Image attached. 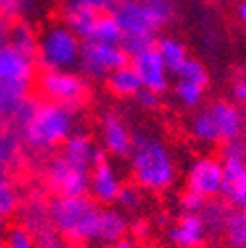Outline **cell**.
<instances>
[{
    "label": "cell",
    "mask_w": 246,
    "mask_h": 248,
    "mask_svg": "<svg viewBox=\"0 0 246 248\" xmlns=\"http://www.w3.org/2000/svg\"><path fill=\"white\" fill-rule=\"evenodd\" d=\"M101 206L89 196H53L48 220L63 238L75 246H97Z\"/></svg>",
    "instance_id": "obj_3"
},
{
    "label": "cell",
    "mask_w": 246,
    "mask_h": 248,
    "mask_svg": "<svg viewBox=\"0 0 246 248\" xmlns=\"http://www.w3.org/2000/svg\"><path fill=\"white\" fill-rule=\"evenodd\" d=\"M2 238H4V248H39L36 236L20 222L8 224Z\"/></svg>",
    "instance_id": "obj_29"
},
{
    "label": "cell",
    "mask_w": 246,
    "mask_h": 248,
    "mask_svg": "<svg viewBox=\"0 0 246 248\" xmlns=\"http://www.w3.org/2000/svg\"><path fill=\"white\" fill-rule=\"evenodd\" d=\"M198 214L202 216L208 232H224L226 222H228V216H230L222 204L212 202V200H206V204L202 206V210H200Z\"/></svg>",
    "instance_id": "obj_28"
},
{
    "label": "cell",
    "mask_w": 246,
    "mask_h": 248,
    "mask_svg": "<svg viewBox=\"0 0 246 248\" xmlns=\"http://www.w3.org/2000/svg\"><path fill=\"white\" fill-rule=\"evenodd\" d=\"M36 89L45 101L79 107L87 97V79L77 71H43L36 77Z\"/></svg>",
    "instance_id": "obj_6"
},
{
    "label": "cell",
    "mask_w": 246,
    "mask_h": 248,
    "mask_svg": "<svg viewBox=\"0 0 246 248\" xmlns=\"http://www.w3.org/2000/svg\"><path fill=\"white\" fill-rule=\"evenodd\" d=\"M8 32H10V24L4 18H0V46L8 43Z\"/></svg>",
    "instance_id": "obj_41"
},
{
    "label": "cell",
    "mask_w": 246,
    "mask_h": 248,
    "mask_svg": "<svg viewBox=\"0 0 246 248\" xmlns=\"http://www.w3.org/2000/svg\"><path fill=\"white\" fill-rule=\"evenodd\" d=\"M220 162L224 166V200L236 210H246V159L244 143L230 141L224 143L220 152Z\"/></svg>",
    "instance_id": "obj_8"
},
{
    "label": "cell",
    "mask_w": 246,
    "mask_h": 248,
    "mask_svg": "<svg viewBox=\"0 0 246 248\" xmlns=\"http://www.w3.org/2000/svg\"><path fill=\"white\" fill-rule=\"evenodd\" d=\"M127 162L133 184L143 192H166L178 180V166L169 145L150 129H133V150Z\"/></svg>",
    "instance_id": "obj_2"
},
{
    "label": "cell",
    "mask_w": 246,
    "mask_h": 248,
    "mask_svg": "<svg viewBox=\"0 0 246 248\" xmlns=\"http://www.w3.org/2000/svg\"><path fill=\"white\" fill-rule=\"evenodd\" d=\"M141 2L145 4L147 12L152 15L157 31L162 27H166V24L171 20V16H174V6H171L169 0H141Z\"/></svg>",
    "instance_id": "obj_34"
},
{
    "label": "cell",
    "mask_w": 246,
    "mask_h": 248,
    "mask_svg": "<svg viewBox=\"0 0 246 248\" xmlns=\"http://www.w3.org/2000/svg\"><path fill=\"white\" fill-rule=\"evenodd\" d=\"M208 109H210L214 123L218 127L220 141H224V143L238 141L240 135H242V129H244V119H242L240 109L234 103L224 101V99L214 101Z\"/></svg>",
    "instance_id": "obj_18"
},
{
    "label": "cell",
    "mask_w": 246,
    "mask_h": 248,
    "mask_svg": "<svg viewBox=\"0 0 246 248\" xmlns=\"http://www.w3.org/2000/svg\"><path fill=\"white\" fill-rule=\"evenodd\" d=\"M34 236H36V244H39V248H79L73 242H69L67 238L61 236V234L53 226L36 232Z\"/></svg>",
    "instance_id": "obj_35"
},
{
    "label": "cell",
    "mask_w": 246,
    "mask_h": 248,
    "mask_svg": "<svg viewBox=\"0 0 246 248\" xmlns=\"http://www.w3.org/2000/svg\"><path fill=\"white\" fill-rule=\"evenodd\" d=\"M8 43L12 46L20 48L22 53L36 57V45H39V32H36L27 20H18L10 24L8 32Z\"/></svg>",
    "instance_id": "obj_24"
},
{
    "label": "cell",
    "mask_w": 246,
    "mask_h": 248,
    "mask_svg": "<svg viewBox=\"0 0 246 248\" xmlns=\"http://www.w3.org/2000/svg\"><path fill=\"white\" fill-rule=\"evenodd\" d=\"M10 117L16 123L22 143L41 154L61 147L79 125L77 107L53 101H32L31 97L22 101Z\"/></svg>",
    "instance_id": "obj_1"
},
{
    "label": "cell",
    "mask_w": 246,
    "mask_h": 248,
    "mask_svg": "<svg viewBox=\"0 0 246 248\" xmlns=\"http://www.w3.org/2000/svg\"><path fill=\"white\" fill-rule=\"evenodd\" d=\"M36 81V59L6 43L0 46V95H2L8 117L27 101L32 83Z\"/></svg>",
    "instance_id": "obj_4"
},
{
    "label": "cell",
    "mask_w": 246,
    "mask_h": 248,
    "mask_svg": "<svg viewBox=\"0 0 246 248\" xmlns=\"http://www.w3.org/2000/svg\"><path fill=\"white\" fill-rule=\"evenodd\" d=\"M101 154H105V152L95 143L93 135L85 129H77L63 145H61V155L65 159H69L71 164L83 168V170H91Z\"/></svg>",
    "instance_id": "obj_16"
},
{
    "label": "cell",
    "mask_w": 246,
    "mask_h": 248,
    "mask_svg": "<svg viewBox=\"0 0 246 248\" xmlns=\"http://www.w3.org/2000/svg\"><path fill=\"white\" fill-rule=\"evenodd\" d=\"M188 190L202 196L204 200H212L218 194H222L224 186V166L218 157L202 155L196 157L186 173Z\"/></svg>",
    "instance_id": "obj_10"
},
{
    "label": "cell",
    "mask_w": 246,
    "mask_h": 248,
    "mask_svg": "<svg viewBox=\"0 0 246 248\" xmlns=\"http://www.w3.org/2000/svg\"><path fill=\"white\" fill-rule=\"evenodd\" d=\"M20 206H22V196L18 186L6 173H0V228H4L8 220L18 214Z\"/></svg>",
    "instance_id": "obj_21"
},
{
    "label": "cell",
    "mask_w": 246,
    "mask_h": 248,
    "mask_svg": "<svg viewBox=\"0 0 246 248\" xmlns=\"http://www.w3.org/2000/svg\"><path fill=\"white\" fill-rule=\"evenodd\" d=\"M99 138L101 145L109 157L127 159L133 150V131L127 127L123 119L115 111H105L99 119Z\"/></svg>",
    "instance_id": "obj_12"
},
{
    "label": "cell",
    "mask_w": 246,
    "mask_h": 248,
    "mask_svg": "<svg viewBox=\"0 0 246 248\" xmlns=\"http://www.w3.org/2000/svg\"><path fill=\"white\" fill-rule=\"evenodd\" d=\"M97 248H138V244H135V240L131 238H121V240H115V242H109V244H101Z\"/></svg>",
    "instance_id": "obj_40"
},
{
    "label": "cell",
    "mask_w": 246,
    "mask_h": 248,
    "mask_svg": "<svg viewBox=\"0 0 246 248\" xmlns=\"http://www.w3.org/2000/svg\"><path fill=\"white\" fill-rule=\"evenodd\" d=\"M99 15H101L99 10L85 4L83 0H67L63 10H61V16H63L61 22L67 24L81 41H89L93 36V29Z\"/></svg>",
    "instance_id": "obj_17"
},
{
    "label": "cell",
    "mask_w": 246,
    "mask_h": 248,
    "mask_svg": "<svg viewBox=\"0 0 246 248\" xmlns=\"http://www.w3.org/2000/svg\"><path fill=\"white\" fill-rule=\"evenodd\" d=\"M204 204H206L204 198L190 192V190L186 194H182V198H180V208H182V212H186V214H198Z\"/></svg>",
    "instance_id": "obj_37"
},
{
    "label": "cell",
    "mask_w": 246,
    "mask_h": 248,
    "mask_svg": "<svg viewBox=\"0 0 246 248\" xmlns=\"http://www.w3.org/2000/svg\"><path fill=\"white\" fill-rule=\"evenodd\" d=\"M105 85H107L109 93L119 97V99H133L143 89V83L138 75V71L131 67V63L113 71L111 75L105 79Z\"/></svg>",
    "instance_id": "obj_19"
},
{
    "label": "cell",
    "mask_w": 246,
    "mask_h": 248,
    "mask_svg": "<svg viewBox=\"0 0 246 248\" xmlns=\"http://www.w3.org/2000/svg\"><path fill=\"white\" fill-rule=\"evenodd\" d=\"M123 186L125 184L119 168L107 157V154H101L89 170V198L99 206H113Z\"/></svg>",
    "instance_id": "obj_11"
},
{
    "label": "cell",
    "mask_w": 246,
    "mask_h": 248,
    "mask_svg": "<svg viewBox=\"0 0 246 248\" xmlns=\"http://www.w3.org/2000/svg\"><path fill=\"white\" fill-rule=\"evenodd\" d=\"M232 97L236 99L238 103H246V79H240L232 87Z\"/></svg>",
    "instance_id": "obj_39"
},
{
    "label": "cell",
    "mask_w": 246,
    "mask_h": 248,
    "mask_svg": "<svg viewBox=\"0 0 246 248\" xmlns=\"http://www.w3.org/2000/svg\"><path fill=\"white\" fill-rule=\"evenodd\" d=\"M111 15L119 22L123 36L155 34L157 27L141 0H117Z\"/></svg>",
    "instance_id": "obj_13"
},
{
    "label": "cell",
    "mask_w": 246,
    "mask_h": 248,
    "mask_svg": "<svg viewBox=\"0 0 246 248\" xmlns=\"http://www.w3.org/2000/svg\"><path fill=\"white\" fill-rule=\"evenodd\" d=\"M83 2L93 6L95 10H99V12H111L117 0H83Z\"/></svg>",
    "instance_id": "obj_38"
},
{
    "label": "cell",
    "mask_w": 246,
    "mask_h": 248,
    "mask_svg": "<svg viewBox=\"0 0 246 248\" xmlns=\"http://www.w3.org/2000/svg\"><path fill=\"white\" fill-rule=\"evenodd\" d=\"M190 135L200 145H216L220 141V133L214 123L210 109H200L190 121Z\"/></svg>",
    "instance_id": "obj_22"
},
{
    "label": "cell",
    "mask_w": 246,
    "mask_h": 248,
    "mask_svg": "<svg viewBox=\"0 0 246 248\" xmlns=\"http://www.w3.org/2000/svg\"><path fill=\"white\" fill-rule=\"evenodd\" d=\"M83 41L63 22H51L39 32L36 65L43 71H75Z\"/></svg>",
    "instance_id": "obj_5"
},
{
    "label": "cell",
    "mask_w": 246,
    "mask_h": 248,
    "mask_svg": "<svg viewBox=\"0 0 246 248\" xmlns=\"http://www.w3.org/2000/svg\"><path fill=\"white\" fill-rule=\"evenodd\" d=\"M131 67L138 71V75L143 83L145 89L150 91H155V93H166L168 87H169V71L164 63V59L159 57L157 48H150L138 57H133L131 61Z\"/></svg>",
    "instance_id": "obj_14"
},
{
    "label": "cell",
    "mask_w": 246,
    "mask_h": 248,
    "mask_svg": "<svg viewBox=\"0 0 246 248\" xmlns=\"http://www.w3.org/2000/svg\"><path fill=\"white\" fill-rule=\"evenodd\" d=\"M155 48H157L159 57L164 59L169 75H176L180 71V67L190 59L186 45H184L180 39H176V36H159L155 41Z\"/></svg>",
    "instance_id": "obj_20"
},
{
    "label": "cell",
    "mask_w": 246,
    "mask_h": 248,
    "mask_svg": "<svg viewBox=\"0 0 246 248\" xmlns=\"http://www.w3.org/2000/svg\"><path fill=\"white\" fill-rule=\"evenodd\" d=\"M115 204L119 210H123V212H138V210H141L145 204V194L135 184H129V186L125 184L121 188Z\"/></svg>",
    "instance_id": "obj_31"
},
{
    "label": "cell",
    "mask_w": 246,
    "mask_h": 248,
    "mask_svg": "<svg viewBox=\"0 0 246 248\" xmlns=\"http://www.w3.org/2000/svg\"><path fill=\"white\" fill-rule=\"evenodd\" d=\"M224 232L230 248H246V210H238L228 216Z\"/></svg>",
    "instance_id": "obj_30"
},
{
    "label": "cell",
    "mask_w": 246,
    "mask_h": 248,
    "mask_svg": "<svg viewBox=\"0 0 246 248\" xmlns=\"http://www.w3.org/2000/svg\"><path fill=\"white\" fill-rule=\"evenodd\" d=\"M4 117H8V111H6V103H4L2 95H0V123H2Z\"/></svg>",
    "instance_id": "obj_43"
},
{
    "label": "cell",
    "mask_w": 246,
    "mask_h": 248,
    "mask_svg": "<svg viewBox=\"0 0 246 248\" xmlns=\"http://www.w3.org/2000/svg\"><path fill=\"white\" fill-rule=\"evenodd\" d=\"M244 159H246V143H244Z\"/></svg>",
    "instance_id": "obj_47"
},
{
    "label": "cell",
    "mask_w": 246,
    "mask_h": 248,
    "mask_svg": "<svg viewBox=\"0 0 246 248\" xmlns=\"http://www.w3.org/2000/svg\"><path fill=\"white\" fill-rule=\"evenodd\" d=\"M204 89L206 87L198 83L178 79L174 85V97L184 109H198L204 101Z\"/></svg>",
    "instance_id": "obj_27"
},
{
    "label": "cell",
    "mask_w": 246,
    "mask_h": 248,
    "mask_svg": "<svg viewBox=\"0 0 246 248\" xmlns=\"http://www.w3.org/2000/svg\"><path fill=\"white\" fill-rule=\"evenodd\" d=\"M208 248H230V244L228 242H212Z\"/></svg>",
    "instance_id": "obj_44"
},
{
    "label": "cell",
    "mask_w": 246,
    "mask_h": 248,
    "mask_svg": "<svg viewBox=\"0 0 246 248\" xmlns=\"http://www.w3.org/2000/svg\"><path fill=\"white\" fill-rule=\"evenodd\" d=\"M155 34H138V36H123L121 41V48L127 53L129 59L138 57L145 51H150V48L155 46Z\"/></svg>",
    "instance_id": "obj_33"
},
{
    "label": "cell",
    "mask_w": 246,
    "mask_h": 248,
    "mask_svg": "<svg viewBox=\"0 0 246 248\" xmlns=\"http://www.w3.org/2000/svg\"><path fill=\"white\" fill-rule=\"evenodd\" d=\"M18 212L22 216L20 224H24L32 234L51 226V220H48V202L41 200V198H32V200L24 202Z\"/></svg>",
    "instance_id": "obj_23"
},
{
    "label": "cell",
    "mask_w": 246,
    "mask_h": 248,
    "mask_svg": "<svg viewBox=\"0 0 246 248\" xmlns=\"http://www.w3.org/2000/svg\"><path fill=\"white\" fill-rule=\"evenodd\" d=\"M0 248H4V238L0 236Z\"/></svg>",
    "instance_id": "obj_46"
},
{
    "label": "cell",
    "mask_w": 246,
    "mask_h": 248,
    "mask_svg": "<svg viewBox=\"0 0 246 248\" xmlns=\"http://www.w3.org/2000/svg\"><path fill=\"white\" fill-rule=\"evenodd\" d=\"M127 53L121 45H105L97 41H83L81 59H79V73L85 79L91 81H105L113 71L129 65Z\"/></svg>",
    "instance_id": "obj_7"
},
{
    "label": "cell",
    "mask_w": 246,
    "mask_h": 248,
    "mask_svg": "<svg viewBox=\"0 0 246 248\" xmlns=\"http://www.w3.org/2000/svg\"><path fill=\"white\" fill-rule=\"evenodd\" d=\"M238 16H240L242 24L246 27V0H242V2H240V6H238Z\"/></svg>",
    "instance_id": "obj_42"
},
{
    "label": "cell",
    "mask_w": 246,
    "mask_h": 248,
    "mask_svg": "<svg viewBox=\"0 0 246 248\" xmlns=\"http://www.w3.org/2000/svg\"><path fill=\"white\" fill-rule=\"evenodd\" d=\"M166 238L174 248H202L208 240V228L200 214L182 212V216L168 228Z\"/></svg>",
    "instance_id": "obj_15"
},
{
    "label": "cell",
    "mask_w": 246,
    "mask_h": 248,
    "mask_svg": "<svg viewBox=\"0 0 246 248\" xmlns=\"http://www.w3.org/2000/svg\"><path fill=\"white\" fill-rule=\"evenodd\" d=\"M176 77L178 79H184V81L198 83L202 87H206L208 85V79H210V77H208V71H206L204 63H200L198 59H192V57L180 67V71L176 73Z\"/></svg>",
    "instance_id": "obj_32"
},
{
    "label": "cell",
    "mask_w": 246,
    "mask_h": 248,
    "mask_svg": "<svg viewBox=\"0 0 246 248\" xmlns=\"http://www.w3.org/2000/svg\"><path fill=\"white\" fill-rule=\"evenodd\" d=\"M133 99H135V103H138L141 109H145V111H155L159 107V103H162V95L155 93V91L145 89V87Z\"/></svg>",
    "instance_id": "obj_36"
},
{
    "label": "cell",
    "mask_w": 246,
    "mask_h": 248,
    "mask_svg": "<svg viewBox=\"0 0 246 248\" xmlns=\"http://www.w3.org/2000/svg\"><path fill=\"white\" fill-rule=\"evenodd\" d=\"M89 41L105 43V45H121L123 31H121L119 22L115 20V16L111 15V12H101L99 15L95 29H93V36Z\"/></svg>",
    "instance_id": "obj_25"
},
{
    "label": "cell",
    "mask_w": 246,
    "mask_h": 248,
    "mask_svg": "<svg viewBox=\"0 0 246 248\" xmlns=\"http://www.w3.org/2000/svg\"><path fill=\"white\" fill-rule=\"evenodd\" d=\"M39 10V0H0V18L6 22L27 20Z\"/></svg>",
    "instance_id": "obj_26"
},
{
    "label": "cell",
    "mask_w": 246,
    "mask_h": 248,
    "mask_svg": "<svg viewBox=\"0 0 246 248\" xmlns=\"http://www.w3.org/2000/svg\"><path fill=\"white\" fill-rule=\"evenodd\" d=\"M45 182L55 196H89V170L71 164L61 154L46 164Z\"/></svg>",
    "instance_id": "obj_9"
},
{
    "label": "cell",
    "mask_w": 246,
    "mask_h": 248,
    "mask_svg": "<svg viewBox=\"0 0 246 248\" xmlns=\"http://www.w3.org/2000/svg\"><path fill=\"white\" fill-rule=\"evenodd\" d=\"M135 228L139 230L138 234H145V230H147V228H145V224H141V222H138V224H135Z\"/></svg>",
    "instance_id": "obj_45"
}]
</instances>
